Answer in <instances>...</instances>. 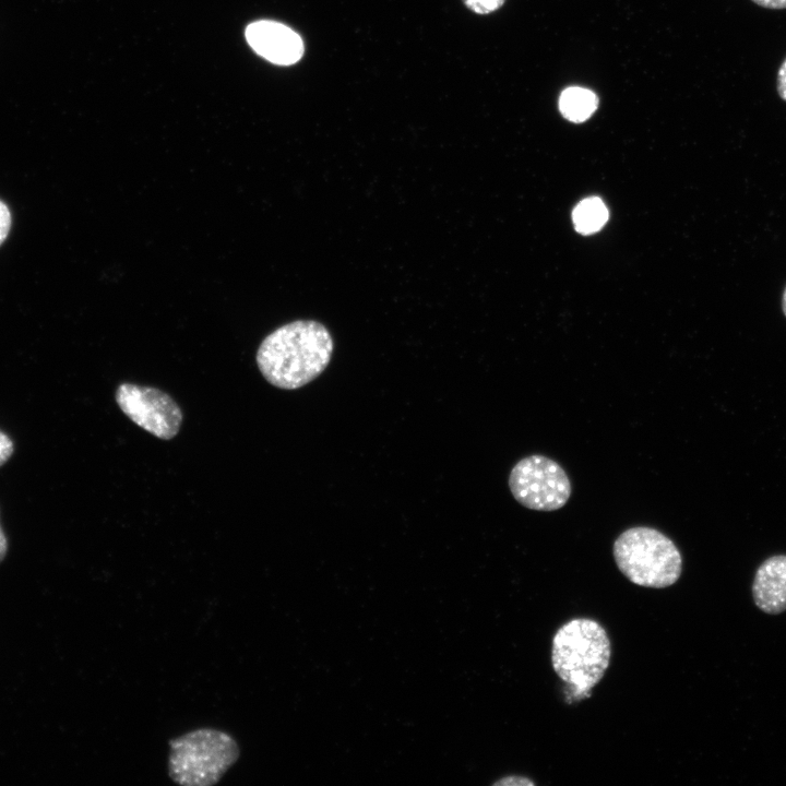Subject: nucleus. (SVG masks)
<instances>
[{"instance_id": "1", "label": "nucleus", "mask_w": 786, "mask_h": 786, "mask_svg": "<svg viewBox=\"0 0 786 786\" xmlns=\"http://www.w3.org/2000/svg\"><path fill=\"white\" fill-rule=\"evenodd\" d=\"M332 353L333 340L323 324L298 320L279 326L262 341L257 365L272 385L295 390L320 376Z\"/></svg>"}, {"instance_id": "2", "label": "nucleus", "mask_w": 786, "mask_h": 786, "mask_svg": "<svg viewBox=\"0 0 786 786\" xmlns=\"http://www.w3.org/2000/svg\"><path fill=\"white\" fill-rule=\"evenodd\" d=\"M611 644L605 628L591 618H574L555 633L551 664L572 695L583 699L602 680L610 662Z\"/></svg>"}, {"instance_id": "3", "label": "nucleus", "mask_w": 786, "mask_h": 786, "mask_svg": "<svg viewBox=\"0 0 786 786\" xmlns=\"http://www.w3.org/2000/svg\"><path fill=\"white\" fill-rule=\"evenodd\" d=\"M612 555L620 572L639 586L668 587L681 575L679 549L652 527L635 526L622 532L614 543Z\"/></svg>"}, {"instance_id": "4", "label": "nucleus", "mask_w": 786, "mask_h": 786, "mask_svg": "<svg viewBox=\"0 0 786 786\" xmlns=\"http://www.w3.org/2000/svg\"><path fill=\"white\" fill-rule=\"evenodd\" d=\"M169 777L182 786L217 784L237 762L240 751L228 734L201 728L169 741Z\"/></svg>"}, {"instance_id": "5", "label": "nucleus", "mask_w": 786, "mask_h": 786, "mask_svg": "<svg viewBox=\"0 0 786 786\" xmlns=\"http://www.w3.org/2000/svg\"><path fill=\"white\" fill-rule=\"evenodd\" d=\"M509 488L520 504L536 511L561 509L571 496V483L564 469L539 454L526 456L513 466Z\"/></svg>"}, {"instance_id": "6", "label": "nucleus", "mask_w": 786, "mask_h": 786, "mask_svg": "<svg viewBox=\"0 0 786 786\" xmlns=\"http://www.w3.org/2000/svg\"><path fill=\"white\" fill-rule=\"evenodd\" d=\"M115 398L122 413L153 436L169 440L180 430L182 413L165 392L134 383H121Z\"/></svg>"}, {"instance_id": "7", "label": "nucleus", "mask_w": 786, "mask_h": 786, "mask_svg": "<svg viewBox=\"0 0 786 786\" xmlns=\"http://www.w3.org/2000/svg\"><path fill=\"white\" fill-rule=\"evenodd\" d=\"M251 48L279 66L294 64L302 57L305 47L301 37L288 26L274 21H258L246 29Z\"/></svg>"}, {"instance_id": "8", "label": "nucleus", "mask_w": 786, "mask_h": 786, "mask_svg": "<svg viewBox=\"0 0 786 786\" xmlns=\"http://www.w3.org/2000/svg\"><path fill=\"white\" fill-rule=\"evenodd\" d=\"M752 596L765 614L778 615L786 610V555L770 557L760 564L752 583Z\"/></svg>"}, {"instance_id": "9", "label": "nucleus", "mask_w": 786, "mask_h": 786, "mask_svg": "<svg viewBox=\"0 0 786 786\" xmlns=\"http://www.w3.org/2000/svg\"><path fill=\"white\" fill-rule=\"evenodd\" d=\"M598 98L596 94L585 87L571 86L565 88L559 98V109L562 116L572 122L587 120L596 110Z\"/></svg>"}, {"instance_id": "10", "label": "nucleus", "mask_w": 786, "mask_h": 786, "mask_svg": "<svg viewBox=\"0 0 786 786\" xmlns=\"http://www.w3.org/2000/svg\"><path fill=\"white\" fill-rule=\"evenodd\" d=\"M575 229L584 235L598 231L608 219V210L598 198L581 201L572 214Z\"/></svg>"}, {"instance_id": "11", "label": "nucleus", "mask_w": 786, "mask_h": 786, "mask_svg": "<svg viewBox=\"0 0 786 786\" xmlns=\"http://www.w3.org/2000/svg\"><path fill=\"white\" fill-rule=\"evenodd\" d=\"M465 5L478 14H488L498 10L504 0H463Z\"/></svg>"}, {"instance_id": "12", "label": "nucleus", "mask_w": 786, "mask_h": 786, "mask_svg": "<svg viewBox=\"0 0 786 786\" xmlns=\"http://www.w3.org/2000/svg\"><path fill=\"white\" fill-rule=\"evenodd\" d=\"M11 226V214L8 206L0 201V246L5 240Z\"/></svg>"}, {"instance_id": "13", "label": "nucleus", "mask_w": 786, "mask_h": 786, "mask_svg": "<svg viewBox=\"0 0 786 786\" xmlns=\"http://www.w3.org/2000/svg\"><path fill=\"white\" fill-rule=\"evenodd\" d=\"M13 450L14 446L12 440L8 434L0 430V466L11 457Z\"/></svg>"}, {"instance_id": "14", "label": "nucleus", "mask_w": 786, "mask_h": 786, "mask_svg": "<svg viewBox=\"0 0 786 786\" xmlns=\"http://www.w3.org/2000/svg\"><path fill=\"white\" fill-rule=\"evenodd\" d=\"M776 90L778 96L786 102V57L777 71Z\"/></svg>"}, {"instance_id": "15", "label": "nucleus", "mask_w": 786, "mask_h": 786, "mask_svg": "<svg viewBox=\"0 0 786 786\" xmlns=\"http://www.w3.org/2000/svg\"><path fill=\"white\" fill-rule=\"evenodd\" d=\"M497 785H535L533 781L523 776H508L496 783Z\"/></svg>"}, {"instance_id": "16", "label": "nucleus", "mask_w": 786, "mask_h": 786, "mask_svg": "<svg viewBox=\"0 0 786 786\" xmlns=\"http://www.w3.org/2000/svg\"><path fill=\"white\" fill-rule=\"evenodd\" d=\"M755 4L772 10L786 9V0H751Z\"/></svg>"}, {"instance_id": "17", "label": "nucleus", "mask_w": 786, "mask_h": 786, "mask_svg": "<svg viewBox=\"0 0 786 786\" xmlns=\"http://www.w3.org/2000/svg\"><path fill=\"white\" fill-rule=\"evenodd\" d=\"M7 549H8L7 537L0 526V562L2 561V559L4 558V556L7 553Z\"/></svg>"}, {"instance_id": "18", "label": "nucleus", "mask_w": 786, "mask_h": 786, "mask_svg": "<svg viewBox=\"0 0 786 786\" xmlns=\"http://www.w3.org/2000/svg\"><path fill=\"white\" fill-rule=\"evenodd\" d=\"M782 308H783V312H784V314H785V317H786V287H785L784 293H783Z\"/></svg>"}]
</instances>
